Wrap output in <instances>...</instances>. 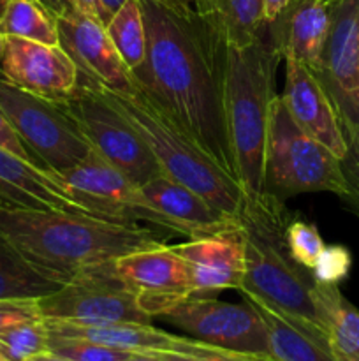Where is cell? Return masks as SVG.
<instances>
[{"label":"cell","instance_id":"obj_38","mask_svg":"<svg viewBox=\"0 0 359 361\" xmlns=\"http://www.w3.org/2000/svg\"><path fill=\"white\" fill-rule=\"evenodd\" d=\"M46 9L49 11V14H53L55 18L63 16L69 9H73V4L70 0H39Z\"/></svg>","mask_w":359,"mask_h":361},{"label":"cell","instance_id":"obj_40","mask_svg":"<svg viewBox=\"0 0 359 361\" xmlns=\"http://www.w3.org/2000/svg\"><path fill=\"white\" fill-rule=\"evenodd\" d=\"M27 361H70V360L55 355V353H51V351H42V353H39V355H34L32 358H28Z\"/></svg>","mask_w":359,"mask_h":361},{"label":"cell","instance_id":"obj_13","mask_svg":"<svg viewBox=\"0 0 359 361\" xmlns=\"http://www.w3.org/2000/svg\"><path fill=\"white\" fill-rule=\"evenodd\" d=\"M58 44L77 67L80 78L116 94H132L134 78L97 16L76 7L56 18Z\"/></svg>","mask_w":359,"mask_h":361},{"label":"cell","instance_id":"obj_30","mask_svg":"<svg viewBox=\"0 0 359 361\" xmlns=\"http://www.w3.org/2000/svg\"><path fill=\"white\" fill-rule=\"evenodd\" d=\"M284 235L292 261L306 270H312L322 250L326 249L319 229L305 221H289Z\"/></svg>","mask_w":359,"mask_h":361},{"label":"cell","instance_id":"obj_19","mask_svg":"<svg viewBox=\"0 0 359 361\" xmlns=\"http://www.w3.org/2000/svg\"><path fill=\"white\" fill-rule=\"evenodd\" d=\"M48 334L60 337L84 338L108 348L130 353H187V355H217L224 349L211 348L190 337H178L158 330L151 323H101L80 324L44 319Z\"/></svg>","mask_w":359,"mask_h":361},{"label":"cell","instance_id":"obj_15","mask_svg":"<svg viewBox=\"0 0 359 361\" xmlns=\"http://www.w3.org/2000/svg\"><path fill=\"white\" fill-rule=\"evenodd\" d=\"M285 60V85L282 102L298 127L341 159L347 152L340 111L319 74L305 63Z\"/></svg>","mask_w":359,"mask_h":361},{"label":"cell","instance_id":"obj_45","mask_svg":"<svg viewBox=\"0 0 359 361\" xmlns=\"http://www.w3.org/2000/svg\"><path fill=\"white\" fill-rule=\"evenodd\" d=\"M6 2H7V0H0V11L4 9V6H6Z\"/></svg>","mask_w":359,"mask_h":361},{"label":"cell","instance_id":"obj_17","mask_svg":"<svg viewBox=\"0 0 359 361\" xmlns=\"http://www.w3.org/2000/svg\"><path fill=\"white\" fill-rule=\"evenodd\" d=\"M0 207L63 210L106 219L67 187L58 175L4 148H0Z\"/></svg>","mask_w":359,"mask_h":361},{"label":"cell","instance_id":"obj_6","mask_svg":"<svg viewBox=\"0 0 359 361\" xmlns=\"http://www.w3.org/2000/svg\"><path fill=\"white\" fill-rule=\"evenodd\" d=\"M331 192L347 203L340 159L298 127L280 95L271 104L264 147V190L284 201L298 194Z\"/></svg>","mask_w":359,"mask_h":361},{"label":"cell","instance_id":"obj_23","mask_svg":"<svg viewBox=\"0 0 359 361\" xmlns=\"http://www.w3.org/2000/svg\"><path fill=\"white\" fill-rule=\"evenodd\" d=\"M315 302L336 361H359V309L344 298L334 284H317Z\"/></svg>","mask_w":359,"mask_h":361},{"label":"cell","instance_id":"obj_47","mask_svg":"<svg viewBox=\"0 0 359 361\" xmlns=\"http://www.w3.org/2000/svg\"><path fill=\"white\" fill-rule=\"evenodd\" d=\"M0 361H4V360H2V358H0Z\"/></svg>","mask_w":359,"mask_h":361},{"label":"cell","instance_id":"obj_32","mask_svg":"<svg viewBox=\"0 0 359 361\" xmlns=\"http://www.w3.org/2000/svg\"><path fill=\"white\" fill-rule=\"evenodd\" d=\"M352 267V256L344 245H326L317 263L310 270L317 284L338 286L348 275Z\"/></svg>","mask_w":359,"mask_h":361},{"label":"cell","instance_id":"obj_22","mask_svg":"<svg viewBox=\"0 0 359 361\" xmlns=\"http://www.w3.org/2000/svg\"><path fill=\"white\" fill-rule=\"evenodd\" d=\"M263 319L267 335V345L273 361H336L326 342L319 341L303 328L282 316L273 307L266 305L248 293H239Z\"/></svg>","mask_w":359,"mask_h":361},{"label":"cell","instance_id":"obj_4","mask_svg":"<svg viewBox=\"0 0 359 361\" xmlns=\"http://www.w3.org/2000/svg\"><path fill=\"white\" fill-rule=\"evenodd\" d=\"M245 236V277L239 293H248L327 344V334L315 302V281L292 261L285 245L287 214L284 201L264 194L246 204L241 219Z\"/></svg>","mask_w":359,"mask_h":361},{"label":"cell","instance_id":"obj_29","mask_svg":"<svg viewBox=\"0 0 359 361\" xmlns=\"http://www.w3.org/2000/svg\"><path fill=\"white\" fill-rule=\"evenodd\" d=\"M48 351L70 361H127L134 353L108 348L84 338L60 337L48 334Z\"/></svg>","mask_w":359,"mask_h":361},{"label":"cell","instance_id":"obj_5","mask_svg":"<svg viewBox=\"0 0 359 361\" xmlns=\"http://www.w3.org/2000/svg\"><path fill=\"white\" fill-rule=\"evenodd\" d=\"M99 90L132 123L164 175L201 194L229 217L236 221L241 219L246 200L239 183L208 157L203 148L176 123L158 111L136 87L132 94H116L101 87Z\"/></svg>","mask_w":359,"mask_h":361},{"label":"cell","instance_id":"obj_39","mask_svg":"<svg viewBox=\"0 0 359 361\" xmlns=\"http://www.w3.org/2000/svg\"><path fill=\"white\" fill-rule=\"evenodd\" d=\"M70 4H73L77 11H81V13L99 18V2L97 0H70Z\"/></svg>","mask_w":359,"mask_h":361},{"label":"cell","instance_id":"obj_1","mask_svg":"<svg viewBox=\"0 0 359 361\" xmlns=\"http://www.w3.org/2000/svg\"><path fill=\"white\" fill-rule=\"evenodd\" d=\"M139 2L146 55L132 71L134 87L234 178L224 111L227 42L196 9Z\"/></svg>","mask_w":359,"mask_h":361},{"label":"cell","instance_id":"obj_10","mask_svg":"<svg viewBox=\"0 0 359 361\" xmlns=\"http://www.w3.org/2000/svg\"><path fill=\"white\" fill-rule=\"evenodd\" d=\"M37 303L42 319L80 324L151 321L134 289L116 275L113 263L76 275Z\"/></svg>","mask_w":359,"mask_h":361},{"label":"cell","instance_id":"obj_41","mask_svg":"<svg viewBox=\"0 0 359 361\" xmlns=\"http://www.w3.org/2000/svg\"><path fill=\"white\" fill-rule=\"evenodd\" d=\"M162 4H168L171 7H178V9H196L197 0H158Z\"/></svg>","mask_w":359,"mask_h":361},{"label":"cell","instance_id":"obj_44","mask_svg":"<svg viewBox=\"0 0 359 361\" xmlns=\"http://www.w3.org/2000/svg\"><path fill=\"white\" fill-rule=\"evenodd\" d=\"M241 361H266V360H259V358H250V356H246V358H243Z\"/></svg>","mask_w":359,"mask_h":361},{"label":"cell","instance_id":"obj_11","mask_svg":"<svg viewBox=\"0 0 359 361\" xmlns=\"http://www.w3.org/2000/svg\"><path fill=\"white\" fill-rule=\"evenodd\" d=\"M58 176L102 217L127 222L144 221L172 231L171 222L148 203L141 192V185L109 164L95 150L80 164Z\"/></svg>","mask_w":359,"mask_h":361},{"label":"cell","instance_id":"obj_21","mask_svg":"<svg viewBox=\"0 0 359 361\" xmlns=\"http://www.w3.org/2000/svg\"><path fill=\"white\" fill-rule=\"evenodd\" d=\"M329 25V6L324 0H291L267 28L282 59L298 60L319 74Z\"/></svg>","mask_w":359,"mask_h":361},{"label":"cell","instance_id":"obj_34","mask_svg":"<svg viewBox=\"0 0 359 361\" xmlns=\"http://www.w3.org/2000/svg\"><path fill=\"white\" fill-rule=\"evenodd\" d=\"M0 148L11 152V154L18 155V157L25 159V161L34 162V159L30 157V154L27 152V148L23 147V143H21L20 137H18L14 127L11 126V122L7 120V116L2 113V109H0Z\"/></svg>","mask_w":359,"mask_h":361},{"label":"cell","instance_id":"obj_33","mask_svg":"<svg viewBox=\"0 0 359 361\" xmlns=\"http://www.w3.org/2000/svg\"><path fill=\"white\" fill-rule=\"evenodd\" d=\"M37 302L35 300H9V302H0V330L11 326V324L23 323V321L42 319Z\"/></svg>","mask_w":359,"mask_h":361},{"label":"cell","instance_id":"obj_14","mask_svg":"<svg viewBox=\"0 0 359 361\" xmlns=\"http://www.w3.org/2000/svg\"><path fill=\"white\" fill-rule=\"evenodd\" d=\"M0 74L14 87L55 102L69 99L80 81L76 63L62 46L20 37H6Z\"/></svg>","mask_w":359,"mask_h":361},{"label":"cell","instance_id":"obj_2","mask_svg":"<svg viewBox=\"0 0 359 361\" xmlns=\"http://www.w3.org/2000/svg\"><path fill=\"white\" fill-rule=\"evenodd\" d=\"M0 238L35 268L65 282L134 250L162 243L151 229L137 222L2 207Z\"/></svg>","mask_w":359,"mask_h":361},{"label":"cell","instance_id":"obj_12","mask_svg":"<svg viewBox=\"0 0 359 361\" xmlns=\"http://www.w3.org/2000/svg\"><path fill=\"white\" fill-rule=\"evenodd\" d=\"M116 275L137 295L148 316L162 317L182 300L196 295L185 259L164 243L134 250L113 263Z\"/></svg>","mask_w":359,"mask_h":361},{"label":"cell","instance_id":"obj_26","mask_svg":"<svg viewBox=\"0 0 359 361\" xmlns=\"http://www.w3.org/2000/svg\"><path fill=\"white\" fill-rule=\"evenodd\" d=\"M0 30L6 37L58 44L56 18L39 0H7L0 11Z\"/></svg>","mask_w":359,"mask_h":361},{"label":"cell","instance_id":"obj_46","mask_svg":"<svg viewBox=\"0 0 359 361\" xmlns=\"http://www.w3.org/2000/svg\"><path fill=\"white\" fill-rule=\"evenodd\" d=\"M324 2H326V4H327V6H329V4H333V2H334V0H324Z\"/></svg>","mask_w":359,"mask_h":361},{"label":"cell","instance_id":"obj_24","mask_svg":"<svg viewBox=\"0 0 359 361\" xmlns=\"http://www.w3.org/2000/svg\"><path fill=\"white\" fill-rule=\"evenodd\" d=\"M196 11L232 46L250 44L266 28L263 0H197Z\"/></svg>","mask_w":359,"mask_h":361},{"label":"cell","instance_id":"obj_16","mask_svg":"<svg viewBox=\"0 0 359 361\" xmlns=\"http://www.w3.org/2000/svg\"><path fill=\"white\" fill-rule=\"evenodd\" d=\"M329 14V35L319 76L340 115L359 120V0H334Z\"/></svg>","mask_w":359,"mask_h":361},{"label":"cell","instance_id":"obj_27","mask_svg":"<svg viewBox=\"0 0 359 361\" xmlns=\"http://www.w3.org/2000/svg\"><path fill=\"white\" fill-rule=\"evenodd\" d=\"M104 27L120 59L132 73L146 55V28L139 0H125Z\"/></svg>","mask_w":359,"mask_h":361},{"label":"cell","instance_id":"obj_31","mask_svg":"<svg viewBox=\"0 0 359 361\" xmlns=\"http://www.w3.org/2000/svg\"><path fill=\"white\" fill-rule=\"evenodd\" d=\"M340 118L345 141H347V152L340 159L341 171H344L345 182L348 185L347 204L359 215V120L341 115Z\"/></svg>","mask_w":359,"mask_h":361},{"label":"cell","instance_id":"obj_7","mask_svg":"<svg viewBox=\"0 0 359 361\" xmlns=\"http://www.w3.org/2000/svg\"><path fill=\"white\" fill-rule=\"evenodd\" d=\"M0 109L35 164L46 171L60 175L94 150L62 102L21 90L2 78Z\"/></svg>","mask_w":359,"mask_h":361},{"label":"cell","instance_id":"obj_8","mask_svg":"<svg viewBox=\"0 0 359 361\" xmlns=\"http://www.w3.org/2000/svg\"><path fill=\"white\" fill-rule=\"evenodd\" d=\"M62 106L90 147L137 185L162 173L139 133L94 83L80 78L74 94Z\"/></svg>","mask_w":359,"mask_h":361},{"label":"cell","instance_id":"obj_20","mask_svg":"<svg viewBox=\"0 0 359 361\" xmlns=\"http://www.w3.org/2000/svg\"><path fill=\"white\" fill-rule=\"evenodd\" d=\"M141 192L158 214L171 222L172 231L187 235L189 238L215 235L239 224V221L215 208L201 194L169 178L164 173L144 182Z\"/></svg>","mask_w":359,"mask_h":361},{"label":"cell","instance_id":"obj_28","mask_svg":"<svg viewBox=\"0 0 359 361\" xmlns=\"http://www.w3.org/2000/svg\"><path fill=\"white\" fill-rule=\"evenodd\" d=\"M42 351H48L44 319L23 321L0 330V358L4 361H27Z\"/></svg>","mask_w":359,"mask_h":361},{"label":"cell","instance_id":"obj_42","mask_svg":"<svg viewBox=\"0 0 359 361\" xmlns=\"http://www.w3.org/2000/svg\"><path fill=\"white\" fill-rule=\"evenodd\" d=\"M127 361H165L157 353H134Z\"/></svg>","mask_w":359,"mask_h":361},{"label":"cell","instance_id":"obj_3","mask_svg":"<svg viewBox=\"0 0 359 361\" xmlns=\"http://www.w3.org/2000/svg\"><path fill=\"white\" fill-rule=\"evenodd\" d=\"M280 51L264 28L245 46L227 44L224 80V111L229 145L234 162V178L246 204L263 200L264 147L271 104L277 97V71Z\"/></svg>","mask_w":359,"mask_h":361},{"label":"cell","instance_id":"obj_43","mask_svg":"<svg viewBox=\"0 0 359 361\" xmlns=\"http://www.w3.org/2000/svg\"><path fill=\"white\" fill-rule=\"evenodd\" d=\"M4 48H6V35H4L2 30H0V59H2L4 55Z\"/></svg>","mask_w":359,"mask_h":361},{"label":"cell","instance_id":"obj_18","mask_svg":"<svg viewBox=\"0 0 359 361\" xmlns=\"http://www.w3.org/2000/svg\"><path fill=\"white\" fill-rule=\"evenodd\" d=\"M189 267L196 295L239 289L245 277V236L241 224L215 235L190 238L175 247Z\"/></svg>","mask_w":359,"mask_h":361},{"label":"cell","instance_id":"obj_9","mask_svg":"<svg viewBox=\"0 0 359 361\" xmlns=\"http://www.w3.org/2000/svg\"><path fill=\"white\" fill-rule=\"evenodd\" d=\"M162 317L187 337L211 348L273 361L263 319L246 300L229 303L215 298V295H192L171 307Z\"/></svg>","mask_w":359,"mask_h":361},{"label":"cell","instance_id":"obj_37","mask_svg":"<svg viewBox=\"0 0 359 361\" xmlns=\"http://www.w3.org/2000/svg\"><path fill=\"white\" fill-rule=\"evenodd\" d=\"M99 2V20L102 21V25L108 23L111 20L113 14L122 7V4L125 0H97Z\"/></svg>","mask_w":359,"mask_h":361},{"label":"cell","instance_id":"obj_35","mask_svg":"<svg viewBox=\"0 0 359 361\" xmlns=\"http://www.w3.org/2000/svg\"><path fill=\"white\" fill-rule=\"evenodd\" d=\"M160 358L165 361H241L246 356L236 355V353L222 351L217 355H187V353H172V351H164L157 353Z\"/></svg>","mask_w":359,"mask_h":361},{"label":"cell","instance_id":"obj_25","mask_svg":"<svg viewBox=\"0 0 359 361\" xmlns=\"http://www.w3.org/2000/svg\"><path fill=\"white\" fill-rule=\"evenodd\" d=\"M65 281L28 263L16 249L0 238V302L41 300L58 291Z\"/></svg>","mask_w":359,"mask_h":361},{"label":"cell","instance_id":"obj_36","mask_svg":"<svg viewBox=\"0 0 359 361\" xmlns=\"http://www.w3.org/2000/svg\"><path fill=\"white\" fill-rule=\"evenodd\" d=\"M289 4H291V0H263L264 23H273V21L284 13L285 7H287Z\"/></svg>","mask_w":359,"mask_h":361}]
</instances>
